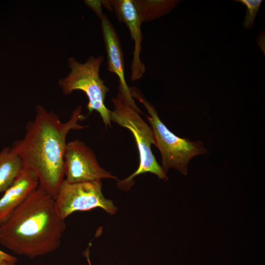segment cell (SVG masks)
<instances>
[{
  "mask_svg": "<svg viewBox=\"0 0 265 265\" xmlns=\"http://www.w3.org/2000/svg\"><path fill=\"white\" fill-rule=\"evenodd\" d=\"M85 3L95 11L100 19L102 17L103 14H102L101 0H86Z\"/></svg>",
  "mask_w": 265,
  "mask_h": 265,
  "instance_id": "obj_14",
  "label": "cell"
},
{
  "mask_svg": "<svg viewBox=\"0 0 265 265\" xmlns=\"http://www.w3.org/2000/svg\"><path fill=\"white\" fill-rule=\"evenodd\" d=\"M246 7V13L243 24V27L247 29H252L254 26V22L263 2L262 0H237Z\"/></svg>",
  "mask_w": 265,
  "mask_h": 265,
  "instance_id": "obj_13",
  "label": "cell"
},
{
  "mask_svg": "<svg viewBox=\"0 0 265 265\" xmlns=\"http://www.w3.org/2000/svg\"><path fill=\"white\" fill-rule=\"evenodd\" d=\"M130 89L132 97L143 105L149 115L146 116L153 131L154 145L161 155L162 169L165 173L170 169H175L186 175L190 159L207 153L203 143L181 138L174 134L161 121L154 106L145 98L140 90L135 87Z\"/></svg>",
  "mask_w": 265,
  "mask_h": 265,
  "instance_id": "obj_4",
  "label": "cell"
},
{
  "mask_svg": "<svg viewBox=\"0 0 265 265\" xmlns=\"http://www.w3.org/2000/svg\"><path fill=\"white\" fill-rule=\"evenodd\" d=\"M101 27L107 56L108 70L114 73L119 80L121 88L132 106L140 109L132 97L130 87L126 81L123 52L118 33L108 17L103 14L100 18Z\"/></svg>",
  "mask_w": 265,
  "mask_h": 265,
  "instance_id": "obj_9",
  "label": "cell"
},
{
  "mask_svg": "<svg viewBox=\"0 0 265 265\" xmlns=\"http://www.w3.org/2000/svg\"><path fill=\"white\" fill-rule=\"evenodd\" d=\"M22 168L20 158L10 147L0 151V194L12 185Z\"/></svg>",
  "mask_w": 265,
  "mask_h": 265,
  "instance_id": "obj_11",
  "label": "cell"
},
{
  "mask_svg": "<svg viewBox=\"0 0 265 265\" xmlns=\"http://www.w3.org/2000/svg\"><path fill=\"white\" fill-rule=\"evenodd\" d=\"M64 180L77 183L117 179L100 165L92 150L83 141L75 139L67 143L64 155Z\"/></svg>",
  "mask_w": 265,
  "mask_h": 265,
  "instance_id": "obj_7",
  "label": "cell"
},
{
  "mask_svg": "<svg viewBox=\"0 0 265 265\" xmlns=\"http://www.w3.org/2000/svg\"><path fill=\"white\" fill-rule=\"evenodd\" d=\"M111 5L118 21L128 28L134 48L131 65L132 80L141 79L145 72V66L140 59L142 33L141 22L132 0H111Z\"/></svg>",
  "mask_w": 265,
  "mask_h": 265,
  "instance_id": "obj_8",
  "label": "cell"
},
{
  "mask_svg": "<svg viewBox=\"0 0 265 265\" xmlns=\"http://www.w3.org/2000/svg\"><path fill=\"white\" fill-rule=\"evenodd\" d=\"M0 260L16 263L17 259L15 256H12L0 250Z\"/></svg>",
  "mask_w": 265,
  "mask_h": 265,
  "instance_id": "obj_15",
  "label": "cell"
},
{
  "mask_svg": "<svg viewBox=\"0 0 265 265\" xmlns=\"http://www.w3.org/2000/svg\"><path fill=\"white\" fill-rule=\"evenodd\" d=\"M85 118L80 105L66 122H62L53 111L37 105L34 118L26 123L23 137L10 147L20 158L23 168L33 171L38 178L39 186L54 199L64 180L67 135L71 130L84 129L80 123Z\"/></svg>",
  "mask_w": 265,
  "mask_h": 265,
  "instance_id": "obj_1",
  "label": "cell"
},
{
  "mask_svg": "<svg viewBox=\"0 0 265 265\" xmlns=\"http://www.w3.org/2000/svg\"><path fill=\"white\" fill-rule=\"evenodd\" d=\"M142 23L155 20L169 13L181 1L132 0Z\"/></svg>",
  "mask_w": 265,
  "mask_h": 265,
  "instance_id": "obj_12",
  "label": "cell"
},
{
  "mask_svg": "<svg viewBox=\"0 0 265 265\" xmlns=\"http://www.w3.org/2000/svg\"><path fill=\"white\" fill-rule=\"evenodd\" d=\"M112 101L114 109L110 110L111 122L130 131L135 139L139 157L137 170L125 179L118 181V187L129 189L133 184L134 177L146 173H153L159 179L168 180L166 173L156 160L151 150V145L155 143L154 134L150 126L140 115V113L143 114L142 112L132 106L119 86Z\"/></svg>",
  "mask_w": 265,
  "mask_h": 265,
  "instance_id": "obj_3",
  "label": "cell"
},
{
  "mask_svg": "<svg viewBox=\"0 0 265 265\" xmlns=\"http://www.w3.org/2000/svg\"><path fill=\"white\" fill-rule=\"evenodd\" d=\"M54 202L57 213L64 219L76 212L97 208L111 215L117 211L112 201L105 197L101 180L71 184L64 180Z\"/></svg>",
  "mask_w": 265,
  "mask_h": 265,
  "instance_id": "obj_6",
  "label": "cell"
},
{
  "mask_svg": "<svg viewBox=\"0 0 265 265\" xmlns=\"http://www.w3.org/2000/svg\"><path fill=\"white\" fill-rule=\"evenodd\" d=\"M39 186L36 174L23 168L12 185L0 197V225Z\"/></svg>",
  "mask_w": 265,
  "mask_h": 265,
  "instance_id": "obj_10",
  "label": "cell"
},
{
  "mask_svg": "<svg viewBox=\"0 0 265 265\" xmlns=\"http://www.w3.org/2000/svg\"><path fill=\"white\" fill-rule=\"evenodd\" d=\"M84 255H85V257L86 258V260H87V263H88V264L86 265H92V264L91 263V262H90V257H89V247H88L85 250V251H84Z\"/></svg>",
  "mask_w": 265,
  "mask_h": 265,
  "instance_id": "obj_16",
  "label": "cell"
},
{
  "mask_svg": "<svg viewBox=\"0 0 265 265\" xmlns=\"http://www.w3.org/2000/svg\"><path fill=\"white\" fill-rule=\"evenodd\" d=\"M0 265H16V263L3 261V260H0Z\"/></svg>",
  "mask_w": 265,
  "mask_h": 265,
  "instance_id": "obj_17",
  "label": "cell"
},
{
  "mask_svg": "<svg viewBox=\"0 0 265 265\" xmlns=\"http://www.w3.org/2000/svg\"><path fill=\"white\" fill-rule=\"evenodd\" d=\"M103 59V55L91 56L82 63L73 57H69L68 63L71 71L59 80L58 84L64 95H69L76 90L83 92L88 100L87 108L89 113L96 111L106 126L110 127V110L105 103L109 88L99 75Z\"/></svg>",
  "mask_w": 265,
  "mask_h": 265,
  "instance_id": "obj_5",
  "label": "cell"
},
{
  "mask_svg": "<svg viewBox=\"0 0 265 265\" xmlns=\"http://www.w3.org/2000/svg\"><path fill=\"white\" fill-rule=\"evenodd\" d=\"M66 229L54 199L38 186L0 225V244L29 258L57 250Z\"/></svg>",
  "mask_w": 265,
  "mask_h": 265,
  "instance_id": "obj_2",
  "label": "cell"
}]
</instances>
